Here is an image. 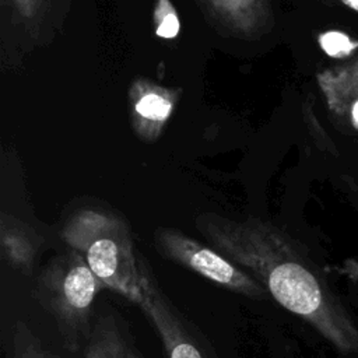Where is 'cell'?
<instances>
[{"instance_id": "cell-1", "label": "cell", "mask_w": 358, "mask_h": 358, "mask_svg": "<svg viewBox=\"0 0 358 358\" xmlns=\"http://www.w3.org/2000/svg\"><path fill=\"white\" fill-rule=\"evenodd\" d=\"M217 249L266 287L288 312L302 317L344 354L358 352V326L319 268L284 236L257 227L210 231Z\"/></svg>"}, {"instance_id": "cell-2", "label": "cell", "mask_w": 358, "mask_h": 358, "mask_svg": "<svg viewBox=\"0 0 358 358\" xmlns=\"http://www.w3.org/2000/svg\"><path fill=\"white\" fill-rule=\"evenodd\" d=\"M106 289L84 257L71 250L48 262L38 273L34 298L53 319L64 347L78 351L85 345L94 322L96 295Z\"/></svg>"}, {"instance_id": "cell-3", "label": "cell", "mask_w": 358, "mask_h": 358, "mask_svg": "<svg viewBox=\"0 0 358 358\" xmlns=\"http://www.w3.org/2000/svg\"><path fill=\"white\" fill-rule=\"evenodd\" d=\"M66 241L84 257L106 289L141 306L147 263L138 260L122 227L103 215L84 214L67 228Z\"/></svg>"}, {"instance_id": "cell-4", "label": "cell", "mask_w": 358, "mask_h": 358, "mask_svg": "<svg viewBox=\"0 0 358 358\" xmlns=\"http://www.w3.org/2000/svg\"><path fill=\"white\" fill-rule=\"evenodd\" d=\"M158 250L165 259L231 292L256 301L270 296L266 287L250 271L234 263L220 250L200 245L190 238L175 232H165L158 238Z\"/></svg>"}, {"instance_id": "cell-5", "label": "cell", "mask_w": 358, "mask_h": 358, "mask_svg": "<svg viewBox=\"0 0 358 358\" xmlns=\"http://www.w3.org/2000/svg\"><path fill=\"white\" fill-rule=\"evenodd\" d=\"M141 287L144 301L140 309L155 329L166 358H217L162 294L148 266Z\"/></svg>"}, {"instance_id": "cell-6", "label": "cell", "mask_w": 358, "mask_h": 358, "mask_svg": "<svg viewBox=\"0 0 358 358\" xmlns=\"http://www.w3.org/2000/svg\"><path fill=\"white\" fill-rule=\"evenodd\" d=\"M84 358H143L119 319L105 313L94 320Z\"/></svg>"}, {"instance_id": "cell-7", "label": "cell", "mask_w": 358, "mask_h": 358, "mask_svg": "<svg viewBox=\"0 0 358 358\" xmlns=\"http://www.w3.org/2000/svg\"><path fill=\"white\" fill-rule=\"evenodd\" d=\"M1 253L6 264L11 268L29 274L36 256L35 243L22 232L8 228L1 236Z\"/></svg>"}, {"instance_id": "cell-8", "label": "cell", "mask_w": 358, "mask_h": 358, "mask_svg": "<svg viewBox=\"0 0 358 358\" xmlns=\"http://www.w3.org/2000/svg\"><path fill=\"white\" fill-rule=\"evenodd\" d=\"M11 345V358H63L43 345L22 320H17L14 326Z\"/></svg>"}, {"instance_id": "cell-9", "label": "cell", "mask_w": 358, "mask_h": 358, "mask_svg": "<svg viewBox=\"0 0 358 358\" xmlns=\"http://www.w3.org/2000/svg\"><path fill=\"white\" fill-rule=\"evenodd\" d=\"M319 43L324 53L334 59L351 56L358 49V41L341 31H327L319 36Z\"/></svg>"}, {"instance_id": "cell-10", "label": "cell", "mask_w": 358, "mask_h": 358, "mask_svg": "<svg viewBox=\"0 0 358 358\" xmlns=\"http://www.w3.org/2000/svg\"><path fill=\"white\" fill-rule=\"evenodd\" d=\"M333 96L337 98V108L343 112L345 109V102L348 103L350 98H355V101L358 99V62L343 70L340 78L334 80Z\"/></svg>"}, {"instance_id": "cell-11", "label": "cell", "mask_w": 358, "mask_h": 358, "mask_svg": "<svg viewBox=\"0 0 358 358\" xmlns=\"http://www.w3.org/2000/svg\"><path fill=\"white\" fill-rule=\"evenodd\" d=\"M136 110L144 117L161 120L169 115L171 103L157 94H148L137 102Z\"/></svg>"}, {"instance_id": "cell-12", "label": "cell", "mask_w": 358, "mask_h": 358, "mask_svg": "<svg viewBox=\"0 0 358 358\" xmlns=\"http://www.w3.org/2000/svg\"><path fill=\"white\" fill-rule=\"evenodd\" d=\"M179 31V21L175 14H168L164 17L157 28V35L162 38H173Z\"/></svg>"}, {"instance_id": "cell-13", "label": "cell", "mask_w": 358, "mask_h": 358, "mask_svg": "<svg viewBox=\"0 0 358 358\" xmlns=\"http://www.w3.org/2000/svg\"><path fill=\"white\" fill-rule=\"evenodd\" d=\"M350 113H351V123H352V126L355 129H358V99L352 102Z\"/></svg>"}, {"instance_id": "cell-14", "label": "cell", "mask_w": 358, "mask_h": 358, "mask_svg": "<svg viewBox=\"0 0 358 358\" xmlns=\"http://www.w3.org/2000/svg\"><path fill=\"white\" fill-rule=\"evenodd\" d=\"M343 4H345L348 8L358 13V0H340Z\"/></svg>"}]
</instances>
